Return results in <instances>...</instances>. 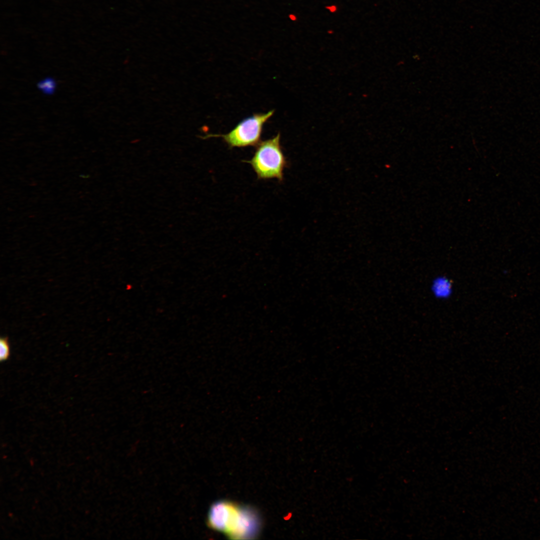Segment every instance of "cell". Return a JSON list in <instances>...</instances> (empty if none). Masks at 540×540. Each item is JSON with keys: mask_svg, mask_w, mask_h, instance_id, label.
<instances>
[{"mask_svg": "<svg viewBox=\"0 0 540 540\" xmlns=\"http://www.w3.org/2000/svg\"><path fill=\"white\" fill-rule=\"evenodd\" d=\"M274 112L272 110L266 113L254 114L242 120L228 134H210L208 137L222 138L230 148L257 146L260 142L264 124Z\"/></svg>", "mask_w": 540, "mask_h": 540, "instance_id": "3", "label": "cell"}, {"mask_svg": "<svg viewBox=\"0 0 540 540\" xmlns=\"http://www.w3.org/2000/svg\"><path fill=\"white\" fill-rule=\"evenodd\" d=\"M208 524L234 539L252 538L260 526L258 518L252 510L226 501L218 502L211 506Z\"/></svg>", "mask_w": 540, "mask_h": 540, "instance_id": "1", "label": "cell"}, {"mask_svg": "<svg viewBox=\"0 0 540 540\" xmlns=\"http://www.w3.org/2000/svg\"><path fill=\"white\" fill-rule=\"evenodd\" d=\"M54 88L55 83L52 80H44L40 82L39 84V88L47 94L53 92Z\"/></svg>", "mask_w": 540, "mask_h": 540, "instance_id": "5", "label": "cell"}, {"mask_svg": "<svg viewBox=\"0 0 540 540\" xmlns=\"http://www.w3.org/2000/svg\"><path fill=\"white\" fill-rule=\"evenodd\" d=\"M249 163L256 174L258 179L276 178L282 181L284 170L288 162L280 144V134L260 142Z\"/></svg>", "mask_w": 540, "mask_h": 540, "instance_id": "2", "label": "cell"}, {"mask_svg": "<svg viewBox=\"0 0 540 540\" xmlns=\"http://www.w3.org/2000/svg\"><path fill=\"white\" fill-rule=\"evenodd\" d=\"M10 354V345L6 338L0 340V360L4 361L8 359Z\"/></svg>", "mask_w": 540, "mask_h": 540, "instance_id": "4", "label": "cell"}]
</instances>
